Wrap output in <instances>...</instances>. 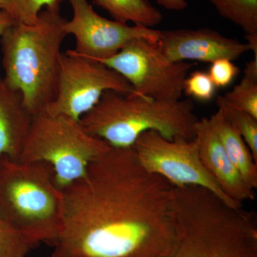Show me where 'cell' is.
Returning <instances> with one entry per match:
<instances>
[{"mask_svg":"<svg viewBox=\"0 0 257 257\" xmlns=\"http://www.w3.org/2000/svg\"><path fill=\"white\" fill-rule=\"evenodd\" d=\"M119 73L141 95L159 100H178L184 80L195 64L172 62L157 41L137 39L117 53L96 60Z\"/></svg>","mask_w":257,"mask_h":257,"instance_id":"52a82bcc","label":"cell"},{"mask_svg":"<svg viewBox=\"0 0 257 257\" xmlns=\"http://www.w3.org/2000/svg\"><path fill=\"white\" fill-rule=\"evenodd\" d=\"M157 42L167 58L175 62L198 61L211 64L223 58L234 61L251 51L246 42L209 28L160 30Z\"/></svg>","mask_w":257,"mask_h":257,"instance_id":"8fae6325","label":"cell"},{"mask_svg":"<svg viewBox=\"0 0 257 257\" xmlns=\"http://www.w3.org/2000/svg\"><path fill=\"white\" fill-rule=\"evenodd\" d=\"M2 3H3V0H0V10H1Z\"/></svg>","mask_w":257,"mask_h":257,"instance_id":"d4e9b609","label":"cell"},{"mask_svg":"<svg viewBox=\"0 0 257 257\" xmlns=\"http://www.w3.org/2000/svg\"><path fill=\"white\" fill-rule=\"evenodd\" d=\"M216 105L224 112L240 134L257 162V119L251 115L226 104L221 96L216 98Z\"/></svg>","mask_w":257,"mask_h":257,"instance_id":"ac0fdd59","label":"cell"},{"mask_svg":"<svg viewBox=\"0 0 257 257\" xmlns=\"http://www.w3.org/2000/svg\"><path fill=\"white\" fill-rule=\"evenodd\" d=\"M109 147L88 134L79 120L44 111L32 116L18 160L48 164L57 186L63 189L85 175L91 163Z\"/></svg>","mask_w":257,"mask_h":257,"instance_id":"8992f818","label":"cell"},{"mask_svg":"<svg viewBox=\"0 0 257 257\" xmlns=\"http://www.w3.org/2000/svg\"><path fill=\"white\" fill-rule=\"evenodd\" d=\"M194 140L203 165L229 199L241 204L255 199L254 189L245 182L230 160L209 118L198 119Z\"/></svg>","mask_w":257,"mask_h":257,"instance_id":"7c38bea8","label":"cell"},{"mask_svg":"<svg viewBox=\"0 0 257 257\" xmlns=\"http://www.w3.org/2000/svg\"><path fill=\"white\" fill-rule=\"evenodd\" d=\"M216 87L208 72L195 70L184 80L183 93L197 100L209 101L215 94Z\"/></svg>","mask_w":257,"mask_h":257,"instance_id":"44dd1931","label":"cell"},{"mask_svg":"<svg viewBox=\"0 0 257 257\" xmlns=\"http://www.w3.org/2000/svg\"><path fill=\"white\" fill-rule=\"evenodd\" d=\"M159 5L167 10L181 11L187 8L186 0H155Z\"/></svg>","mask_w":257,"mask_h":257,"instance_id":"603a6c76","label":"cell"},{"mask_svg":"<svg viewBox=\"0 0 257 257\" xmlns=\"http://www.w3.org/2000/svg\"><path fill=\"white\" fill-rule=\"evenodd\" d=\"M93 3L120 23L131 22L138 26L154 29L162 20V13L148 0H93Z\"/></svg>","mask_w":257,"mask_h":257,"instance_id":"9a60e30c","label":"cell"},{"mask_svg":"<svg viewBox=\"0 0 257 257\" xmlns=\"http://www.w3.org/2000/svg\"><path fill=\"white\" fill-rule=\"evenodd\" d=\"M229 105L257 119V60L248 62L241 82L232 90L221 96Z\"/></svg>","mask_w":257,"mask_h":257,"instance_id":"2e32d148","label":"cell"},{"mask_svg":"<svg viewBox=\"0 0 257 257\" xmlns=\"http://www.w3.org/2000/svg\"><path fill=\"white\" fill-rule=\"evenodd\" d=\"M32 247L0 214V257H26Z\"/></svg>","mask_w":257,"mask_h":257,"instance_id":"ffe728a7","label":"cell"},{"mask_svg":"<svg viewBox=\"0 0 257 257\" xmlns=\"http://www.w3.org/2000/svg\"><path fill=\"white\" fill-rule=\"evenodd\" d=\"M209 120L225 151L245 182L251 188L256 189L257 162L242 137L219 108Z\"/></svg>","mask_w":257,"mask_h":257,"instance_id":"5bb4252c","label":"cell"},{"mask_svg":"<svg viewBox=\"0 0 257 257\" xmlns=\"http://www.w3.org/2000/svg\"><path fill=\"white\" fill-rule=\"evenodd\" d=\"M145 170L163 177L175 187L197 186L215 194L233 207L243 204L229 199L203 165L194 140H171L149 131L140 135L133 147Z\"/></svg>","mask_w":257,"mask_h":257,"instance_id":"9c48e42d","label":"cell"},{"mask_svg":"<svg viewBox=\"0 0 257 257\" xmlns=\"http://www.w3.org/2000/svg\"><path fill=\"white\" fill-rule=\"evenodd\" d=\"M175 243L166 257H257L256 216L209 189L174 187Z\"/></svg>","mask_w":257,"mask_h":257,"instance_id":"7a4b0ae2","label":"cell"},{"mask_svg":"<svg viewBox=\"0 0 257 257\" xmlns=\"http://www.w3.org/2000/svg\"><path fill=\"white\" fill-rule=\"evenodd\" d=\"M62 1H64V0H60V3H61V2H62Z\"/></svg>","mask_w":257,"mask_h":257,"instance_id":"484cf974","label":"cell"},{"mask_svg":"<svg viewBox=\"0 0 257 257\" xmlns=\"http://www.w3.org/2000/svg\"><path fill=\"white\" fill-rule=\"evenodd\" d=\"M32 119L21 94L0 76V158L18 160Z\"/></svg>","mask_w":257,"mask_h":257,"instance_id":"4fadbf2b","label":"cell"},{"mask_svg":"<svg viewBox=\"0 0 257 257\" xmlns=\"http://www.w3.org/2000/svg\"><path fill=\"white\" fill-rule=\"evenodd\" d=\"M73 10L64 30L74 37V53L94 60L108 58L137 39L158 41L160 30L122 24L98 15L87 0H69Z\"/></svg>","mask_w":257,"mask_h":257,"instance_id":"30bf717a","label":"cell"},{"mask_svg":"<svg viewBox=\"0 0 257 257\" xmlns=\"http://www.w3.org/2000/svg\"><path fill=\"white\" fill-rule=\"evenodd\" d=\"M109 90L137 93L122 76L105 64L67 50L61 57L57 95L45 111L79 120Z\"/></svg>","mask_w":257,"mask_h":257,"instance_id":"ba28073f","label":"cell"},{"mask_svg":"<svg viewBox=\"0 0 257 257\" xmlns=\"http://www.w3.org/2000/svg\"><path fill=\"white\" fill-rule=\"evenodd\" d=\"M14 24L13 19L10 18L8 13H5L3 10H0V37Z\"/></svg>","mask_w":257,"mask_h":257,"instance_id":"cb8c5ba5","label":"cell"},{"mask_svg":"<svg viewBox=\"0 0 257 257\" xmlns=\"http://www.w3.org/2000/svg\"><path fill=\"white\" fill-rule=\"evenodd\" d=\"M60 0H3L1 10L13 19L15 23L32 25L45 8L60 7Z\"/></svg>","mask_w":257,"mask_h":257,"instance_id":"d6986e66","label":"cell"},{"mask_svg":"<svg viewBox=\"0 0 257 257\" xmlns=\"http://www.w3.org/2000/svg\"><path fill=\"white\" fill-rule=\"evenodd\" d=\"M66 21L60 7L45 8L36 23H15L0 37L3 78L32 116L46 110L57 95Z\"/></svg>","mask_w":257,"mask_h":257,"instance_id":"3957f363","label":"cell"},{"mask_svg":"<svg viewBox=\"0 0 257 257\" xmlns=\"http://www.w3.org/2000/svg\"><path fill=\"white\" fill-rule=\"evenodd\" d=\"M174 186L133 147H109L62 191L52 257H166L175 243Z\"/></svg>","mask_w":257,"mask_h":257,"instance_id":"6da1fadb","label":"cell"},{"mask_svg":"<svg viewBox=\"0 0 257 257\" xmlns=\"http://www.w3.org/2000/svg\"><path fill=\"white\" fill-rule=\"evenodd\" d=\"M240 73L239 67L229 59H219L211 63L209 77L216 88L227 87Z\"/></svg>","mask_w":257,"mask_h":257,"instance_id":"7402d4cb","label":"cell"},{"mask_svg":"<svg viewBox=\"0 0 257 257\" xmlns=\"http://www.w3.org/2000/svg\"><path fill=\"white\" fill-rule=\"evenodd\" d=\"M219 15L242 29L257 34V0H209Z\"/></svg>","mask_w":257,"mask_h":257,"instance_id":"e0dca14e","label":"cell"},{"mask_svg":"<svg viewBox=\"0 0 257 257\" xmlns=\"http://www.w3.org/2000/svg\"><path fill=\"white\" fill-rule=\"evenodd\" d=\"M62 207V191L50 165L0 158V214L32 246L54 243Z\"/></svg>","mask_w":257,"mask_h":257,"instance_id":"5b68a950","label":"cell"},{"mask_svg":"<svg viewBox=\"0 0 257 257\" xmlns=\"http://www.w3.org/2000/svg\"><path fill=\"white\" fill-rule=\"evenodd\" d=\"M190 99L159 100L106 91L79 119L86 132L111 147H132L140 135L155 131L169 140H192L198 118Z\"/></svg>","mask_w":257,"mask_h":257,"instance_id":"277c9868","label":"cell"}]
</instances>
